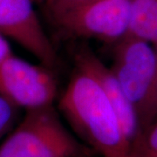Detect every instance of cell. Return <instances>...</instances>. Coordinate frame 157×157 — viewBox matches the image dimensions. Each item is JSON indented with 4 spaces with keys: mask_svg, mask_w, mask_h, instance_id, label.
I'll list each match as a JSON object with an SVG mask.
<instances>
[{
    "mask_svg": "<svg viewBox=\"0 0 157 157\" xmlns=\"http://www.w3.org/2000/svg\"><path fill=\"white\" fill-rule=\"evenodd\" d=\"M58 107L74 132L102 157H136L111 103L87 73L76 67Z\"/></svg>",
    "mask_w": 157,
    "mask_h": 157,
    "instance_id": "6da1fadb",
    "label": "cell"
},
{
    "mask_svg": "<svg viewBox=\"0 0 157 157\" xmlns=\"http://www.w3.org/2000/svg\"><path fill=\"white\" fill-rule=\"evenodd\" d=\"M111 68L144 133L157 121V52L155 45L127 36L114 45Z\"/></svg>",
    "mask_w": 157,
    "mask_h": 157,
    "instance_id": "7a4b0ae2",
    "label": "cell"
},
{
    "mask_svg": "<svg viewBox=\"0 0 157 157\" xmlns=\"http://www.w3.org/2000/svg\"><path fill=\"white\" fill-rule=\"evenodd\" d=\"M85 153L53 105L27 110L0 146V157H83Z\"/></svg>",
    "mask_w": 157,
    "mask_h": 157,
    "instance_id": "3957f363",
    "label": "cell"
},
{
    "mask_svg": "<svg viewBox=\"0 0 157 157\" xmlns=\"http://www.w3.org/2000/svg\"><path fill=\"white\" fill-rule=\"evenodd\" d=\"M132 0H95L52 19L68 35L114 45L129 33Z\"/></svg>",
    "mask_w": 157,
    "mask_h": 157,
    "instance_id": "277c9868",
    "label": "cell"
},
{
    "mask_svg": "<svg viewBox=\"0 0 157 157\" xmlns=\"http://www.w3.org/2000/svg\"><path fill=\"white\" fill-rule=\"evenodd\" d=\"M58 94L51 68L13 53L0 64V95L25 111L52 106Z\"/></svg>",
    "mask_w": 157,
    "mask_h": 157,
    "instance_id": "5b68a950",
    "label": "cell"
},
{
    "mask_svg": "<svg viewBox=\"0 0 157 157\" xmlns=\"http://www.w3.org/2000/svg\"><path fill=\"white\" fill-rule=\"evenodd\" d=\"M35 4L33 0H0V33L52 68L58 59L56 51L38 17Z\"/></svg>",
    "mask_w": 157,
    "mask_h": 157,
    "instance_id": "8992f818",
    "label": "cell"
},
{
    "mask_svg": "<svg viewBox=\"0 0 157 157\" xmlns=\"http://www.w3.org/2000/svg\"><path fill=\"white\" fill-rule=\"evenodd\" d=\"M76 67L97 81L117 114L125 134L135 148L143 131L132 105L124 93L111 67H107L89 48L80 47L74 53Z\"/></svg>",
    "mask_w": 157,
    "mask_h": 157,
    "instance_id": "52a82bcc",
    "label": "cell"
},
{
    "mask_svg": "<svg viewBox=\"0 0 157 157\" xmlns=\"http://www.w3.org/2000/svg\"><path fill=\"white\" fill-rule=\"evenodd\" d=\"M128 36L151 44L157 41V0H132Z\"/></svg>",
    "mask_w": 157,
    "mask_h": 157,
    "instance_id": "ba28073f",
    "label": "cell"
},
{
    "mask_svg": "<svg viewBox=\"0 0 157 157\" xmlns=\"http://www.w3.org/2000/svg\"><path fill=\"white\" fill-rule=\"evenodd\" d=\"M134 151L136 157H157V121L144 131Z\"/></svg>",
    "mask_w": 157,
    "mask_h": 157,
    "instance_id": "9c48e42d",
    "label": "cell"
},
{
    "mask_svg": "<svg viewBox=\"0 0 157 157\" xmlns=\"http://www.w3.org/2000/svg\"><path fill=\"white\" fill-rule=\"evenodd\" d=\"M18 115V107L0 95V139L11 130Z\"/></svg>",
    "mask_w": 157,
    "mask_h": 157,
    "instance_id": "30bf717a",
    "label": "cell"
},
{
    "mask_svg": "<svg viewBox=\"0 0 157 157\" xmlns=\"http://www.w3.org/2000/svg\"><path fill=\"white\" fill-rule=\"evenodd\" d=\"M93 1L95 0H45V4L49 16L52 19H54L65 12L89 4Z\"/></svg>",
    "mask_w": 157,
    "mask_h": 157,
    "instance_id": "8fae6325",
    "label": "cell"
},
{
    "mask_svg": "<svg viewBox=\"0 0 157 157\" xmlns=\"http://www.w3.org/2000/svg\"><path fill=\"white\" fill-rule=\"evenodd\" d=\"M12 51L7 38L0 33V64L12 54Z\"/></svg>",
    "mask_w": 157,
    "mask_h": 157,
    "instance_id": "7c38bea8",
    "label": "cell"
},
{
    "mask_svg": "<svg viewBox=\"0 0 157 157\" xmlns=\"http://www.w3.org/2000/svg\"><path fill=\"white\" fill-rule=\"evenodd\" d=\"M33 1L36 4H43V3H45V0H33Z\"/></svg>",
    "mask_w": 157,
    "mask_h": 157,
    "instance_id": "4fadbf2b",
    "label": "cell"
},
{
    "mask_svg": "<svg viewBox=\"0 0 157 157\" xmlns=\"http://www.w3.org/2000/svg\"><path fill=\"white\" fill-rule=\"evenodd\" d=\"M154 45H155V50H156V52H157V41L154 44Z\"/></svg>",
    "mask_w": 157,
    "mask_h": 157,
    "instance_id": "5bb4252c",
    "label": "cell"
}]
</instances>
